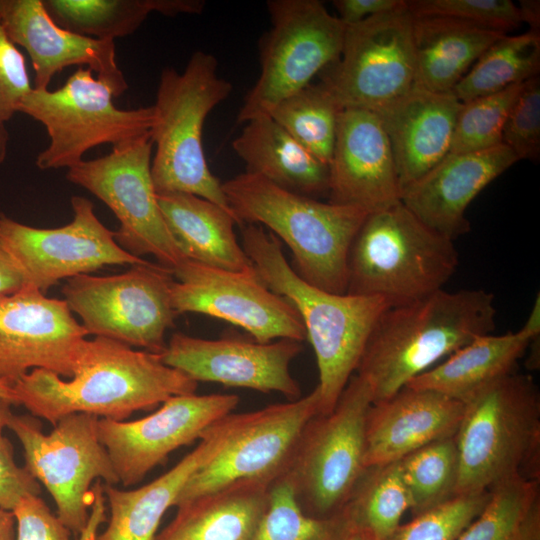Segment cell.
Instances as JSON below:
<instances>
[{"label": "cell", "instance_id": "cell-28", "mask_svg": "<svg viewBox=\"0 0 540 540\" xmlns=\"http://www.w3.org/2000/svg\"><path fill=\"white\" fill-rule=\"evenodd\" d=\"M164 220L185 258L228 271L244 272L253 266L237 241L233 214L196 195L157 193Z\"/></svg>", "mask_w": 540, "mask_h": 540}, {"label": "cell", "instance_id": "cell-43", "mask_svg": "<svg viewBox=\"0 0 540 540\" xmlns=\"http://www.w3.org/2000/svg\"><path fill=\"white\" fill-rule=\"evenodd\" d=\"M25 58L9 38L0 19V120L7 122L32 90Z\"/></svg>", "mask_w": 540, "mask_h": 540}, {"label": "cell", "instance_id": "cell-17", "mask_svg": "<svg viewBox=\"0 0 540 540\" xmlns=\"http://www.w3.org/2000/svg\"><path fill=\"white\" fill-rule=\"evenodd\" d=\"M172 272V304L178 315L199 313L225 320L260 343L307 339L296 308L270 290L254 268L228 271L185 258Z\"/></svg>", "mask_w": 540, "mask_h": 540}, {"label": "cell", "instance_id": "cell-14", "mask_svg": "<svg viewBox=\"0 0 540 540\" xmlns=\"http://www.w3.org/2000/svg\"><path fill=\"white\" fill-rule=\"evenodd\" d=\"M151 136L112 147L102 157L68 169L69 182L106 204L120 222L114 238L128 253L151 255L173 271L185 259L158 205L151 174Z\"/></svg>", "mask_w": 540, "mask_h": 540}, {"label": "cell", "instance_id": "cell-13", "mask_svg": "<svg viewBox=\"0 0 540 540\" xmlns=\"http://www.w3.org/2000/svg\"><path fill=\"white\" fill-rule=\"evenodd\" d=\"M318 413L317 387L289 402L247 413H230L224 445L188 479L174 506L237 483L271 486L285 474L304 428Z\"/></svg>", "mask_w": 540, "mask_h": 540}, {"label": "cell", "instance_id": "cell-40", "mask_svg": "<svg viewBox=\"0 0 540 540\" xmlns=\"http://www.w3.org/2000/svg\"><path fill=\"white\" fill-rule=\"evenodd\" d=\"M489 499L490 491L455 495L400 524L387 540H456Z\"/></svg>", "mask_w": 540, "mask_h": 540}, {"label": "cell", "instance_id": "cell-34", "mask_svg": "<svg viewBox=\"0 0 540 540\" xmlns=\"http://www.w3.org/2000/svg\"><path fill=\"white\" fill-rule=\"evenodd\" d=\"M410 501L399 461L366 467L344 507L365 540H387Z\"/></svg>", "mask_w": 540, "mask_h": 540}, {"label": "cell", "instance_id": "cell-15", "mask_svg": "<svg viewBox=\"0 0 540 540\" xmlns=\"http://www.w3.org/2000/svg\"><path fill=\"white\" fill-rule=\"evenodd\" d=\"M413 16L405 6L346 25L339 59L320 84L338 107L374 110L414 86Z\"/></svg>", "mask_w": 540, "mask_h": 540}, {"label": "cell", "instance_id": "cell-8", "mask_svg": "<svg viewBox=\"0 0 540 540\" xmlns=\"http://www.w3.org/2000/svg\"><path fill=\"white\" fill-rule=\"evenodd\" d=\"M113 97L111 89L83 67L57 90L32 88L18 112L40 122L49 136L36 166L70 169L98 145L116 147L151 136L153 106L123 110L114 105Z\"/></svg>", "mask_w": 540, "mask_h": 540}, {"label": "cell", "instance_id": "cell-3", "mask_svg": "<svg viewBox=\"0 0 540 540\" xmlns=\"http://www.w3.org/2000/svg\"><path fill=\"white\" fill-rule=\"evenodd\" d=\"M241 233L243 250L260 280L301 316L317 361L318 414H327L354 375L377 320L392 305L380 296L317 288L294 271L271 232L257 224H244Z\"/></svg>", "mask_w": 540, "mask_h": 540}, {"label": "cell", "instance_id": "cell-30", "mask_svg": "<svg viewBox=\"0 0 540 540\" xmlns=\"http://www.w3.org/2000/svg\"><path fill=\"white\" fill-rule=\"evenodd\" d=\"M538 336L523 327L502 335L479 336L406 386L433 390L465 403L483 388L514 372L518 360Z\"/></svg>", "mask_w": 540, "mask_h": 540}, {"label": "cell", "instance_id": "cell-18", "mask_svg": "<svg viewBox=\"0 0 540 540\" xmlns=\"http://www.w3.org/2000/svg\"><path fill=\"white\" fill-rule=\"evenodd\" d=\"M239 403L235 394L172 396L152 414L134 421L99 418L98 435L119 483L128 487L181 446L200 439Z\"/></svg>", "mask_w": 540, "mask_h": 540}, {"label": "cell", "instance_id": "cell-4", "mask_svg": "<svg viewBox=\"0 0 540 540\" xmlns=\"http://www.w3.org/2000/svg\"><path fill=\"white\" fill-rule=\"evenodd\" d=\"M222 189L238 225L268 228L288 246L304 281L346 293L350 247L370 211L293 193L249 172L222 182Z\"/></svg>", "mask_w": 540, "mask_h": 540}, {"label": "cell", "instance_id": "cell-35", "mask_svg": "<svg viewBox=\"0 0 540 540\" xmlns=\"http://www.w3.org/2000/svg\"><path fill=\"white\" fill-rule=\"evenodd\" d=\"M456 540H540L539 480L517 478L494 487Z\"/></svg>", "mask_w": 540, "mask_h": 540}, {"label": "cell", "instance_id": "cell-49", "mask_svg": "<svg viewBox=\"0 0 540 540\" xmlns=\"http://www.w3.org/2000/svg\"><path fill=\"white\" fill-rule=\"evenodd\" d=\"M519 10L523 23H528L530 30L539 31L540 27V2L535 0H521Z\"/></svg>", "mask_w": 540, "mask_h": 540}, {"label": "cell", "instance_id": "cell-2", "mask_svg": "<svg viewBox=\"0 0 540 540\" xmlns=\"http://www.w3.org/2000/svg\"><path fill=\"white\" fill-rule=\"evenodd\" d=\"M494 295L483 289H441L388 307L377 320L355 371L372 404L390 398L411 380L496 327Z\"/></svg>", "mask_w": 540, "mask_h": 540}, {"label": "cell", "instance_id": "cell-32", "mask_svg": "<svg viewBox=\"0 0 540 540\" xmlns=\"http://www.w3.org/2000/svg\"><path fill=\"white\" fill-rule=\"evenodd\" d=\"M60 27L100 40L134 33L152 12L166 16L199 14L202 0H42Z\"/></svg>", "mask_w": 540, "mask_h": 540}, {"label": "cell", "instance_id": "cell-54", "mask_svg": "<svg viewBox=\"0 0 540 540\" xmlns=\"http://www.w3.org/2000/svg\"><path fill=\"white\" fill-rule=\"evenodd\" d=\"M347 540H365L364 537L361 535L359 531H357L354 527L352 531L350 532Z\"/></svg>", "mask_w": 540, "mask_h": 540}, {"label": "cell", "instance_id": "cell-37", "mask_svg": "<svg viewBox=\"0 0 540 540\" xmlns=\"http://www.w3.org/2000/svg\"><path fill=\"white\" fill-rule=\"evenodd\" d=\"M412 516L455 496L458 451L454 437L432 442L399 460Z\"/></svg>", "mask_w": 540, "mask_h": 540}, {"label": "cell", "instance_id": "cell-6", "mask_svg": "<svg viewBox=\"0 0 540 540\" xmlns=\"http://www.w3.org/2000/svg\"><path fill=\"white\" fill-rule=\"evenodd\" d=\"M231 92L232 84L219 76L218 61L208 52H194L181 73L171 67L162 70L152 105L156 150L151 174L156 193L196 195L233 214L202 145L207 116Z\"/></svg>", "mask_w": 540, "mask_h": 540}, {"label": "cell", "instance_id": "cell-20", "mask_svg": "<svg viewBox=\"0 0 540 540\" xmlns=\"http://www.w3.org/2000/svg\"><path fill=\"white\" fill-rule=\"evenodd\" d=\"M301 342L278 339L268 343L240 339H203L173 334L160 355L162 361L192 380L219 383L260 392H278L290 400L301 397L290 364Z\"/></svg>", "mask_w": 540, "mask_h": 540}, {"label": "cell", "instance_id": "cell-10", "mask_svg": "<svg viewBox=\"0 0 540 540\" xmlns=\"http://www.w3.org/2000/svg\"><path fill=\"white\" fill-rule=\"evenodd\" d=\"M172 270L146 261L108 276L82 274L66 280L64 301L88 335L161 354L178 315L172 304Z\"/></svg>", "mask_w": 540, "mask_h": 540}, {"label": "cell", "instance_id": "cell-21", "mask_svg": "<svg viewBox=\"0 0 540 540\" xmlns=\"http://www.w3.org/2000/svg\"><path fill=\"white\" fill-rule=\"evenodd\" d=\"M328 168L330 203L374 212L401 200L402 188L389 140L371 110L340 111Z\"/></svg>", "mask_w": 540, "mask_h": 540}, {"label": "cell", "instance_id": "cell-33", "mask_svg": "<svg viewBox=\"0 0 540 540\" xmlns=\"http://www.w3.org/2000/svg\"><path fill=\"white\" fill-rule=\"evenodd\" d=\"M539 71V31L505 34L478 58L451 93L466 103L539 76Z\"/></svg>", "mask_w": 540, "mask_h": 540}, {"label": "cell", "instance_id": "cell-36", "mask_svg": "<svg viewBox=\"0 0 540 540\" xmlns=\"http://www.w3.org/2000/svg\"><path fill=\"white\" fill-rule=\"evenodd\" d=\"M340 111L320 83H310L282 99L268 115L314 157L329 166Z\"/></svg>", "mask_w": 540, "mask_h": 540}, {"label": "cell", "instance_id": "cell-27", "mask_svg": "<svg viewBox=\"0 0 540 540\" xmlns=\"http://www.w3.org/2000/svg\"><path fill=\"white\" fill-rule=\"evenodd\" d=\"M246 172L300 195H327L329 168L319 161L271 116L260 115L245 122L232 143Z\"/></svg>", "mask_w": 540, "mask_h": 540}, {"label": "cell", "instance_id": "cell-9", "mask_svg": "<svg viewBox=\"0 0 540 540\" xmlns=\"http://www.w3.org/2000/svg\"><path fill=\"white\" fill-rule=\"evenodd\" d=\"M372 399L353 375L333 410L315 415L304 428L282 477L301 509L317 518L342 512L365 470V428Z\"/></svg>", "mask_w": 540, "mask_h": 540}, {"label": "cell", "instance_id": "cell-53", "mask_svg": "<svg viewBox=\"0 0 540 540\" xmlns=\"http://www.w3.org/2000/svg\"><path fill=\"white\" fill-rule=\"evenodd\" d=\"M0 397L5 398L13 403V405H18L15 391L13 385L7 381L0 379Z\"/></svg>", "mask_w": 540, "mask_h": 540}, {"label": "cell", "instance_id": "cell-12", "mask_svg": "<svg viewBox=\"0 0 540 540\" xmlns=\"http://www.w3.org/2000/svg\"><path fill=\"white\" fill-rule=\"evenodd\" d=\"M97 416L73 413L45 434L32 416L11 414L7 428L19 439L25 468L52 496L57 517L78 536L92 504L94 481L119 483L107 450L100 442Z\"/></svg>", "mask_w": 540, "mask_h": 540}, {"label": "cell", "instance_id": "cell-50", "mask_svg": "<svg viewBox=\"0 0 540 540\" xmlns=\"http://www.w3.org/2000/svg\"><path fill=\"white\" fill-rule=\"evenodd\" d=\"M15 524L13 513L0 509V540H14Z\"/></svg>", "mask_w": 540, "mask_h": 540}, {"label": "cell", "instance_id": "cell-23", "mask_svg": "<svg viewBox=\"0 0 540 540\" xmlns=\"http://www.w3.org/2000/svg\"><path fill=\"white\" fill-rule=\"evenodd\" d=\"M518 162L505 145L448 153L426 174L402 189L401 202L423 223L455 241L470 231L466 210L492 181Z\"/></svg>", "mask_w": 540, "mask_h": 540}, {"label": "cell", "instance_id": "cell-11", "mask_svg": "<svg viewBox=\"0 0 540 540\" xmlns=\"http://www.w3.org/2000/svg\"><path fill=\"white\" fill-rule=\"evenodd\" d=\"M271 28L259 44L260 74L244 99L245 123L310 84L340 57L346 25L319 0H269Z\"/></svg>", "mask_w": 540, "mask_h": 540}, {"label": "cell", "instance_id": "cell-7", "mask_svg": "<svg viewBox=\"0 0 540 540\" xmlns=\"http://www.w3.org/2000/svg\"><path fill=\"white\" fill-rule=\"evenodd\" d=\"M454 241L423 223L401 200L371 212L348 255L346 293L380 296L392 306L425 298L457 270Z\"/></svg>", "mask_w": 540, "mask_h": 540}, {"label": "cell", "instance_id": "cell-46", "mask_svg": "<svg viewBox=\"0 0 540 540\" xmlns=\"http://www.w3.org/2000/svg\"><path fill=\"white\" fill-rule=\"evenodd\" d=\"M406 0H335L338 18L345 24L351 25L372 16L386 13L405 6Z\"/></svg>", "mask_w": 540, "mask_h": 540}, {"label": "cell", "instance_id": "cell-24", "mask_svg": "<svg viewBox=\"0 0 540 540\" xmlns=\"http://www.w3.org/2000/svg\"><path fill=\"white\" fill-rule=\"evenodd\" d=\"M465 404L442 393L405 386L372 404L366 418L365 467L396 462L432 442L454 437Z\"/></svg>", "mask_w": 540, "mask_h": 540}, {"label": "cell", "instance_id": "cell-22", "mask_svg": "<svg viewBox=\"0 0 540 540\" xmlns=\"http://www.w3.org/2000/svg\"><path fill=\"white\" fill-rule=\"evenodd\" d=\"M0 19L9 38L23 47L35 72V89H47L64 68L77 65L95 72L114 97L128 89L116 60L113 40L83 36L60 27L42 0H0Z\"/></svg>", "mask_w": 540, "mask_h": 540}, {"label": "cell", "instance_id": "cell-19", "mask_svg": "<svg viewBox=\"0 0 540 540\" xmlns=\"http://www.w3.org/2000/svg\"><path fill=\"white\" fill-rule=\"evenodd\" d=\"M87 335L64 299L29 286L0 294V379L13 385L33 369L70 378Z\"/></svg>", "mask_w": 540, "mask_h": 540}, {"label": "cell", "instance_id": "cell-52", "mask_svg": "<svg viewBox=\"0 0 540 540\" xmlns=\"http://www.w3.org/2000/svg\"><path fill=\"white\" fill-rule=\"evenodd\" d=\"M9 133L6 122L0 120V164L5 160L8 151Z\"/></svg>", "mask_w": 540, "mask_h": 540}, {"label": "cell", "instance_id": "cell-31", "mask_svg": "<svg viewBox=\"0 0 540 540\" xmlns=\"http://www.w3.org/2000/svg\"><path fill=\"white\" fill-rule=\"evenodd\" d=\"M270 487L237 483L179 506L154 540H253Z\"/></svg>", "mask_w": 540, "mask_h": 540}, {"label": "cell", "instance_id": "cell-25", "mask_svg": "<svg viewBox=\"0 0 540 540\" xmlns=\"http://www.w3.org/2000/svg\"><path fill=\"white\" fill-rule=\"evenodd\" d=\"M462 103L451 93L413 86L374 109L388 137L403 189L439 163L450 151Z\"/></svg>", "mask_w": 540, "mask_h": 540}, {"label": "cell", "instance_id": "cell-41", "mask_svg": "<svg viewBox=\"0 0 540 540\" xmlns=\"http://www.w3.org/2000/svg\"><path fill=\"white\" fill-rule=\"evenodd\" d=\"M413 17L453 18L506 34L522 22L518 5L510 0H409Z\"/></svg>", "mask_w": 540, "mask_h": 540}, {"label": "cell", "instance_id": "cell-44", "mask_svg": "<svg viewBox=\"0 0 540 540\" xmlns=\"http://www.w3.org/2000/svg\"><path fill=\"white\" fill-rule=\"evenodd\" d=\"M12 513L16 523L14 540H71L70 530L39 495L24 496Z\"/></svg>", "mask_w": 540, "mask_h": 540}, {"label": "cell", "instance_id": "cell-38", "mask_svg": "<svg viewBox=\"0 0 540 540\" xmlns=\"http://www.w3.org/2000/svg\"><path fill=\"white\" fill-rule=\"evenodd\" d=\"M352 529L344 509L328 518L306 514L290 482L281 477L270 487L268 506L253 540H347Z\"/></svg>", "mask_w": 540, "mask_h": 540}, {"label": "cell", "instance_id": "cell-5", "mask_svg": "<svg viewBox=\"0 0 540 540\" xmlns=\"http://www.w3.org/2000/svg\"><path fill=\"white\" fill-rule=\"evenodd\" d=\"M465 404L455 435V495L491 491L507 481L540 478V393L530 375L515 371Z\"/></svg>", "mask_w": 540, "mask_h": 540}, {"label": "cell", "instance_id": "cell-26", "mask_svg": "<svg viewBox=\"0 0 540 540\" xmlns=\"http://www.w3.org/2000/svg\"><path fill=\"white\" fill-rule=\"evenodd\" d=\"M228 415L203 433L197 447L150 483L132 490L104 484L110 516L96 540H154L163 515L174 506L188 479L224 445L229 433Z\"/></svg>", "mask_w": 540, "mask_h": 540}, {"label": "cell", "instance_id": "cell-45", "mask_svg": "<svg viewBox=\"0 0 540 540\" xmlns=\"http://www.w3.org/2000/svg\"><path fill=\"white\" fill-rule=\"evenodd\" d=\"M39 482L25 468L17 465L8 438L0 437V509L13 511L28 494L39 495Z\"/></svg>", "mask_w": 540, "mask_h": 540}, {"label": "cell", "instance_id": "cell-29", "mask_svg": "<svg viewBox=\"0 0 540 540\" xmlns=\"http://www.w3.org/2000/svg\"><path fill=\"white\" fill-rule=\"evenodd\" d=\"M504 33L446 17H413L414 85L449 93Z\"/></svg>", "mask_w": 540, "mask_h": 540}, {"label": "cell", "instance_id": "cell-42", "mask_svg": "<svg viewBox=\"0 0 540 540\" xmlns=\"http://www.w3.org/2000/svg\"><path fill=\"white\" fill-rule=\"evenodd\" d=\"M501 144L519 160L538 161L540 157V78L523 83L501 132Z\"/></svg>", "mask_w": 540, "mask_h": 540}, {"label": "cell", "instance_id": "cell-39", "mask_svg": "<svg viewBox=\"0 0 540 540\" xmlns=\"http://www.w3.org/2000/svg\"><path fill=\"white\" fill-rule=\"evenodd\" d=\"M523 83L462 103L449 153L482 151L501 144L504 122Z\"/></svg>", "mask_w": 540, "mask_h": 540}, {"label": "cell", "instance_id": "cell-47", "mask_svg": "<svg viewBox=\"0 0 540 540\" xmlns=\"http://www.w3.org/2000/svg\"><path fill=\"white\" fill-rule=\"evenodd\" d=\"M92 504L88 521L77 536V540H96L98 529L106 520L105 494L103 484L96 481L92 486Z\"/></svg>", "mask_w": 540, "mask_h": 540}, {"label": "cell", "instance_id": "cell-48", "mask_svg": "<svg viewBox=\"0 0 540 540\" xmlns=\"http://www.w3.org/2000/svg\"><path fill=\"white\" fill-rule=\"evenodd\" d=\"M23 286V276L0 239V294L16 292Z\"/></svg>", "mask_w": 540, "mask_h": 540}, {"label": "cell", "instance_id": "cell-1", "mask_svg": "<svg viewBox=\"0 0 540 540\" xmlns=\"http://www.w3.org/2000/svg\"><path fill=\"white\" fill-rule=\"evenodd\" d=\"M198 383L166 365L159 354L94 337L80 347L68 380L33 369L13 384L18 405L55 425L73 413L123 421L172 396L195 393Z\"/></svg>", "mask_w": 540, "mask_h": 540}, {"label": "cell", "instance_id": "cell-51", "mask_svg": "<svg viewBox=\"0 0 540 540\" xmlns=\"http://www.w3.org/2000/svg\"><path fill=\"white\" fill-rule=\"evenodd\" d=\"M13 403L0 397V437L3 436V429L7 427L8 420L12 414L11 406Z\"/></svg>", "mask_w": 540, "mask_h": 540}, {"label": "cell", "instance_id": "cell-16", "mask_svg": "<svg viewBox=\"0 0 540 540\" xmlns=\"http://www.w3.org/2000/svg\"><path fill=\"white\" fill-rule=\"evenodd\" d=\"M71 206L73 219L57 228L32 227L0 213V239L18 266L24 286L45 294L63 279L107 265L147 261L117 244L114 231L99 220L89 199L73 196Z\"/></svg>", "mask_w": 540, "mask_h": 540}]
</instances>
